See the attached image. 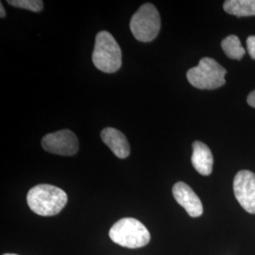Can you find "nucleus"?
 I'll return each instance as SVG.
<instances>
[{"label": "nucleus", "instance_id": "20e7f679", "mask_svg": "<svg viewBox=\"0 0 255 255\" xmlns=\"http://www.w3.org/2000/svg\"><path fill=\"white\" fill-rule=\"evenodd\" d=\"M226 69L214 59L202 58L199 64L186 73L188 82L194 87L201 90L218 89L226 83Z\"/></svg>", "mask_w": 255, "mask_h": 255}, {"label": "nucleus", "instance_id": "7ed1b4c3", "mask_svg": "<svg viewBox=\"0 0 255 255\" xmlns=\"http://www.w3.org/2000/svg\"><path fill=\"white\" fill-rule=\"evenodd\" d=\"M109 237L119 246L128 249L145 247L150 241L148 230L142 222L132 218L121 219L116 222L110 229Z\"/></svg>", "mask_w": 255, "mask_h": 255}, {"label": "nucleus", "instance_id": "6e6552de", "mask_svg": "<svg viewBox=\"0 0 255 255\" xmlns=\"http://www.w3.org/2000/svg\"><path fill=\"white\" fill-rule=\"evenodd\" d=\"M174 198L192 218H199L203 213V206L191 187L185 182H179L172 188Z\"/></svg>", "mask_w": 255, "mask_h": 255}, {"label": "nucleus", "instance_id": "f8f14e48", "mask_svg": "<svg viewBox=\"0 0 255 255\" xmlns=\"http://www.w3.org/2000/svg\"><path fill=\"white\" fill-rule=\"evenodd\" d=\"M221 46L225 54L230 59L234 60H241L246 53L245 48L241 45V42L237 35H229L222 42Z\"/></svg>", "mask_w": 255, "mask_h": 255}, {"label": "nucleus", "instance_id": "39448f33", "mask_svg": "<svg viewBox=\"0 0 255 255\" xmlns=\"http://www.w3.org/2000/svg\"><path fill=\"white\" fill-rule=\"evenodd\" d=\"M129 28L133 36L140 42H151L158 36L161 28V17L152 4L142 5L132 15Z\"/></svg>", "mask_w": 255, "mask_h": 255}, {"label": "nucleus", "instance_id": "f03ea898", "mask_svg": "<svg viewBox=\"0 0 255 255\" xmlns=\"http://www.w3.org/2000/svg\"><path fill=\"white\" fill-rule=\"evenodd\" d=\"M92 61L104 73H115L120 69L122 52L118 42L108 31H101L96 37Z\"/></svg>", "mask_w": 255, "mask_h": 255}, {"label": "nucleus", "instance_id": "9b49d317", "mask_svg": "<svg viewBox=\"0 0 255 255\" xmlns=\"http://www.w3.org/2000/svg\"><path fill=\"white\" fill-rule=\"evenodd\" d=\"M224 10L238 17L255 15V0H227L223 4Z\"/></svg>", "mask_w": 255, "mask_h": 255}, {"label": "nucleus", "instance_id": "2eb2a0df", "mask_svg": "<svg viewBox=\"0 0 255 255\" xmlns=\"http://www.w3.org/2000/svg\"><path fill=\"white\" fill-rule=\"evenodd\" d=\"M247 101H248V103H249L250 106L255 108V91L252 92V93L249 95V97H248V99H247Z\"/></svg>", "mask_w": 255, "mask_h": 255}, {"label": "nucleus", "instance_id": "1a4fd4ad", "mask_svg": "<svg viewBox=\"0 0 255 255\" xmlns=\"http://www.w3.org/2000/svg\"><path fill=\"white\" fill-rule=\"evenodd\" d=\"M101 135L102 141L118 158L125 159L129 155L130 146L123 132L115 128H105Z\"/></svg>", "mask_w": 255, "mask_h": 255}, {"label": "nucleus", "instance_id": "9d476101", "mask_svg": "<svg viewBox=\"0 0 255 255\" xmlns=\"http://www.w3.org/2000/svg\"><path fill=\"white\" fill-rule=\"evenodd\" d=\"M191 161L194 168L202 176H209L212 173L214 164L212 151L201 141H196L193 144Z\"/></svg>", "mask_w": 255, "mask_h": 255}, {"label": "nucleus", "instance_id": "ddd939ff", "mask_svg": "<svg viewBox=\"0 0 255 255\" xmlns=\"http://www.w3.org/2000/svg\"><path fill=\"white\" fill-rule=\"evenodd\" d=\"M8 3L13 7L35 12L41 11L43 9V1L40 0H8Z\"/></svg>", "mask_w": 255, "mask_h": 255}, {"label": "nucleus", "instance_id": "0eeeda50", "mask_svg": "<svg viewBox=\"0 0 255 255\" xmlns=\"http://www.w3.org/2000/svg\"><path fill=\"white\" fill-rule=\"evenodd\" d=\"M234 192L239 204L250 214H255V174L241 170L234 180Z\"/></svg>", "mask_w": 255, "mask_h": 255}, {"label": "nucleus", "instance_id": "f3484780", "mask_svg": "<svg viewBox=\"0 0 255 255\" xmlns=\"http://www.w3.org/2000/svg\"><path fill=\"white\" fill-rule=\"evenodd\" d=\"M13 255V254H6V255Z\"/></svg>", "mask_w": 255, "mask_h": 255}, {"label": "nucleus", "instance_id": "423d86ee", "mask_svg": "<svg viewBox=\"0 0 255 255\" xmlns=\"http://www.w3.org/2000/svg\"><path fill=\"white\" fill-rule=\"evenodd\" d=\"M42 146L49 153L73 156L79 150V140L70 129H62L43 137Z\"/></svg>", "mask_w": 255, "mask_h": 255}, {"label": "nucleus", "instance_id": "f257e3e1", "mask_svg": "<svg viewBox=\"0 0 255 255\" xmlns=\"http://www.w3.org/2000/svg\"><path fill=\"white\" fill-rule=\"evenodd\" d=\"M27 201L28 207L37 215L52 217L64 209L67 195L54 185L38 184L27 193Z\"/></svg>", "mask_w": 255, "mask_h": 255}, {"label": "nucleus", "instance_id": "dca6fc26", "mask_svg": "<svg viewBox=\"0 0 255 255\" xmlns=\"http://www.w3.org/2000/svg\"><path fill=\"white\" fill-rule=\"evenodd\" d=\"M0 9H1V14H0V16H1V18H3V17L6 15V13H5V9H4V7H3L2 4L0 5Z\"/></svg>", "mask_w": 255, "mask_h": 255}, {"label": "nucleus", "instance_id": "4468645a", "mask_svg": "<svg viewBox=\"0 0 255 255\" xmlns=\"http://www.w3.org/2000/svg\"><path fill=\"white\" fill-rule=\"evenodd\" d=\"M247 49L251 57L255 60V36H249L247 39Z\"/></svg>", "mask_w": 255, "mask_h": 255}]
</instances>
